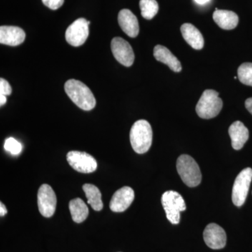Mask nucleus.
<instances>
[{"label": "nucleus", "instance_id": "f257e3e1", "mask_svg": "<svg viewBox=\"0 0 252 252\" xmlns=\"http://www.w3.org/2000/svg\"><path fill=\"white\" fill-rule=\"evenodd\" d=\"M64 91L72 102L83 110H92L95 107L94 94L81 81L69 79L64 84Z\"/></svg>", "mask_w": 252, "mask_h": 252}, {"label": "nucleus", "instance_id": "f03ea898", "mask_svg": "<svg viewBox=\"0 0 252 252\" xmlns=\"http://www.w3.org/2000/svg\"><path fill=\"white\" fill-rule=\"evenodd\" d=\"M153 132L147 121L139 120L131 127L130 144L136 153L142 154L148 152L152 144Z\"/></svg>", "mask_w": 252, "mask_h": 252}, {"label": "nucleus", "instance_id": "7ed1b4c3", "mask_svg": "<svg viewBox=\"0 0 252 252\" xmlns=\"http://www.w3.org/2000/svg\"><path fill=\"white\" fill-rule=\"evenodd\" d=\"M177 170L184 183L189 187H197L201 182L202 175L200 167L190 156L184 154L178 158Z\"/></svg>", "mask_w": 252, "mask_h": 252}, {"label": "nucleus", "instance_id": "20e7f679", "mask_svg": "<svg viewBox=\"0 0 252 252\" xmlns=\"http://www.w3.org/2000/svg\"><path fill=\"white\" fill-rule=\"evenodd\" d=\"M223 107L222 99L219 97V93L214 90L204 91L199 99L195 111L198 117L204 119L216 117Z\"/></svg>", "mask_w": 252, "mask_h": 252}, {"label": "nucleus", "instance_id": "39448f33", "mask_svg": "<svg viewBox=\"0 0 252 252\" xmlns=\"http://www.w3.org/2000/svg\"><path fill=\"white\" fill-rule=\"evenodd\" d=\"M161 203L169 221L172 224H178L180 221V212L187 209L182 195L175 190H167L162 194Z\"/></svg>", "mask_w": 252, "mask_h": 252}, {"label": "nucleus", "instance_id": "423d86ee", "mask_svg": "<svg viewBox=\"0 0 252 252\" xmlns=\"http://www.w3.org/2000/svg\"><path fill=\"white\" fill-rule=\"evenodd\" d=\"M252 180V169L247 167L239 173L235 179L232 192V200L237 207L245 203Z\"/></svg>", "mask_w": 252, "mask_h": 252}, {"label": "nucleus", "instance_id": "0eeeda50", "mask_svg": "<svg viewBox=\"0 0 252 252\" xmlns=\"http://www.w3.org/2000/svg\"><path fill=\"white\" fill-rule=\"evenodd\" d=\"M90 21L84 18H78L67 28L65 39L73 46L83 45L89 37Z\"/></svg>", "mask_w": 252, "mask_h": 252}, {"label": "nucleus", "instance_id": "6e6552de", "mask_svg": "<svg viewBox=\"0 0 252 252\" xmlns=\"http://www.w3.org/2000/svg\"><path fill=\"white\" fill-rule=\"evenodd\" d=\"M69 165L76 171L91 173L97 170V163L94 157L86 152L72 151L67 154Z\"/></svg>", "mask_w": 252, "mask_h": 252}, {"label": "nucleus", "instance_id": "1a4fd4ad", "mask_svg": "<svg viewBox=\"0 0 252 252\" xmlns=\"http://www.w3.org/2000/svg\"><path fill=\"white\" fill-rule=\"evenodd\" d=\"M37 204L39 212L43 217L49 218L54 215L57 205V198L53 189L48 185H42L38 190Z\"/></svg>", "mask_w": 252, "mask_h": 252}, {"label": "nucleus", "instance_id": "9d476101", "mask_svg": "<svg viewBox=\"0 0 252 252\" xmlns=\"http://www.w3.org/2000/svg\"><path fill=\"white\" fill-rule=\"evenodd\" d=\"M111 49L118 62L126 67H130L135 61V54L130 44L125 39L115 37L111 42Z\"/></svg>", "mask_w": 252, "mask_h": 252}, {"label": "nucleus", "instance_id": "9b49d317", "mask_svg": "<svg viewBox=\"0 0 252 252\" xmlns=\"http://www.w3.org/2000/svg\"><path fill=\"white\" fill-rule=\"evenodd\" d=\"M205 243L212 250H220L226 245V234L225 230L216 223H210L203 232Z\"/></svg>", "mask_w": 252, "mask_h": 252}, {"label": "nucleus", "instance_id": "f8f14e48", "mask_svg": "<svg viewBox=\"0 0 252 252\" xmlns=\"http://www.w3.org/2000/svg\"><path fill=\"white\" fill-rule=\"evenodd\" d=\"M135 198L133 189L129 187H124L119 189L113 195L109 203L111 210L114 212L126 211Z\"/></svg>", "mask_w": 252, "mask_h": 252}, {"label": "nucleus", "instance_id": "ddd939ff", "mask_svg": "<svg viewBox=\"0 0 252 252\" xmlns=\"http://www.w3.org/2000/svg\"><path fill=\"white\" fill-rule=\"evenodd\" d=\"M26 39V32L16 26L0 27V43L5 45L16 46L22 44Z\"/></svg>", "mask_w": 252, "mask_h": 252}, {"label": "nucleus", "instance_id": "4468645a", "mask_svg": "<svg viewBox=\"0 0 252 252\" xmlns=\"http://www.w3.org/2000/svg\"><path fill=\"white\" fill-rule=\"evenodd\" d=\"M118 21L122 31L130 37L135 38L140 32L138 20L129 9H122L118 16Z\"/></svg>", "mask_w": 252, "mask_h": 252}, {"label": "nucleus", "instance_id": "2eb2a0df", "mask_svg": "<svg viewBox=\"0 0 252 252\" xmlns=\"http://www.w3.org/2000/svg\"><path fill=\"white\" fill-rule=\"evenodd\" d=\"M228 133L231 139L232 147L235 150L243 148L250 136L248 129L241 122L233 123L228 129Z\"/></svg>", "mask_w": 252, "mask_h": 252}, {"label": "nucleus", "instance_id": "dca6fc26", "mask_svg": "<svg viewBox=\"0 0 252 252\" xmlns=\"http://www.w3.org/2000/svg\"><path fill=\"white\" fill-rule=\"evenodd\" d=\"M154 56L159 62L167 64L175 72L182 71V64L179 60L165 46L157 45L154 49Z\"/></svg>", "mask_w": 252, "mask_h": 252}, {"label": "nucleus", "instance_id": "f3484780", "mask_svg": "<svg viewBox=\"0 0 252 252\" xmlns=\"http://www.w3.org/2000/svg\"><path fill=\"white\" fill-rule=\"evenodd\" d=\"M182 36L185 41L194 49L200 50L204 46V38L201 32L193 25L185 23L181 27Z\"/></svg>", "mask_w": 252, "mask_h": 252}, {"label": "nucleus", "instance_id": "a211bd4d", "mask_svg": "<svg viewBox=\"0 0 252 252\" xmlns=\"http://www.w3.org/2000/svg\"><path fill=\"white\" fill-rule=\"evenodd\" d=\"M213 19L220 28L228 31L234 29L239 23L238 15L227 10L216 9L213 14Z\"/></svg>", "mask_w": 252, "mask_h": 252}, {"label": "nucleus", "instance_id": "6ab92c4d", "mask_svg": "<svg viewBox=\"0 0 252 252\" xmlns=\"http://www.w3.org/2000/svg\"><path fill=\"white\" fill-rule=\"evenodd\" d=\"M69 211L73 220L80 223L84 221L89 216V207L81 198H75L71 200L69 204Z\"/></svg>", "mask_w": 252, "mask_h": 252}, {"label": "nucleus", "instance_id": "aec40b11", "mask_svg": "<svg viewBox=\"0 0 252 252\" xmlns=\"http://www.w3.org/2000/svg\"><path fill=\"white\" fill-rule=\"evenodd\" d=\"M83 190L86 194L88 203L95 211H100L103 208L102 200V194L97 187L91 184H86L83 186Z\"/></svg>", "mask_w": 252, "mask_h": 252}, {"label": "nucleus", "instance_id": "412c9836", "mask_svg": "<svg viewBox=\"0 0 252 252\" xmlns=\"http://www.w3.org/2000/svg\"><path fill=\"white\" fill-rule=\"evenodd\" d=\"M140 7L142 17L152 20L158 11V4L156 0H140Z\"/></svg>", "mask_w": 252, "mask_h": 252}, {"label": "nucleus", "instance_id": "4be33fe9", "mask_svg": "<svg viewBox=\"0 0 252 252\" xmlns=\"http://www.w3.org/2000/svg\"><path fill=\"white\" fill-rule=\"evenodd\" d=\"M238 77L242 84L252 86V63L242 64L238 69Z\"/></svg>", "mask_w": 252, "mask_h": 252}, {"label": "nucleus", "instance_id": "5701e85b", "mask_svg": "<svg viewBox=\"0 0 252 252\" xmlns=\"http://www.w3.org/2000/svg\"><path fill=\"white\" fill-rule=\"evenodd\" d=\"M4 149L13 155H18L22 150V146L19 142L13 137L6 139L4 142Z\"/></svg>", "mask_w": 252, "mask_h": 252}, {"label": "nucleus", "instance_id": "b1692460", "mask_svg": "<svg viewBox=\"0 0 252 252\" xmlns=\"http://www.w3.org/2000/svg\"><path fill=\"white\" fill-rule=\"evenodd\" d=\"M11 93H12V89L9 83L3 78H1L0 79V94H4L5 96L10 95Z\"/></svg>", "mask_w": 252, "mask_h": 252}, {"label": "nucleus", "instance_id": "393cba45", "mask_svg": "<svg viewBox=\"0 0 252 252\" xmlns=\"http://www.w3.org/2000/svg\"><path fill=\"white\" fill-rule=\"evenodd\" d=\"M48 8L52 10H57L63 6L64 0H41Z\"/></svg>", "mask_w": 252, "mask_h": 252}, {"label": "nucleus", "instance_id": "a878e982", "mask_svg": "<svg viewBox=\"0 0 252 252\" xmlns=\"http://www.w3.org/2000/svg\"><path fill=\"white\" fill-rule=\"evenodd\" d=\"M245 107L252 114V97L248 98L245 101Z\"/></svg>", "mask_w": 252, "mask_h": 252}, {"label": "nucleus", "instance_id": "bb28decb", "mask_svg": "<svg viewBox=\"0 0 252 252\" xmlns=\"http://www.w3.org/2000/svg\"><path fill=\"white\" fill-rule=\"evenodd\" d=\"M7 213L6 206L2 203H0V216L4 217Z\"/></svg>", "mask_w": 252, "mask_h": 252}, {"label": "nucleus", "instance_id": "cd10ccee", "mask_svg": "<svg viewBox=\"0 0 252 252\" xmlns=\"http://www.w3.org/2000/svg\"><path fill=\"white\" fill-rule=\"evenodd\" d=\"M6 102V97L4 94H0V105H4Z\"/></svg>", "mask_w": 252, "mask_h": 252}, {"label": "nucleus", "instance_id": "c85d7f7f", "mask_svg": "<svg viewBox=\"0 0 252 252\" xmlns=\"http://www.w3.org/2000/svg\"><path fill=\"white\" fill-rule=\"evenodd\" d=\"M194 1H195L197 4L203 5L208 3L209 1H210V0H194Z\"/></svg>", "mask_w": 252, "mask_h": 252}]
</instances>
